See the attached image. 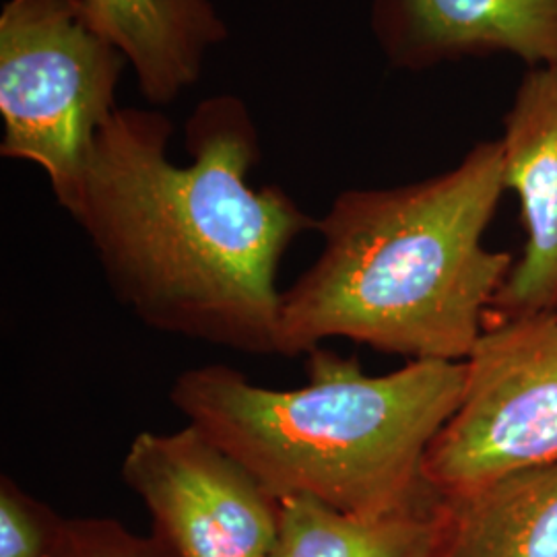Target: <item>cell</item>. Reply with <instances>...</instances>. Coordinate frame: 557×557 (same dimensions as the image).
Masks as SVG:
<instances>
[{
    "label": "cell",
    "instance_id": "1",
    "mask_svg": "<svg viewBox=\"0 0 557 557\" xmlns=\"http://www.w3.org/2000/svg\"><path fill=\"white\" fill-rule=\"evenodd\" d=\"M172 122L119 108L96 137L73 211L122 306L147 326L250 356H277L278 267L317 232L277 184L255 188L259 128L244 100L200 101L170 160Z\"/></svg>",
    "mask_w": 557,
    "mask_h": 557
},
{
    "label": "cell",
    "instance_id": "2",
    "mask_svg": "<svg viewBox=\"0 0 557 557\" xmlns=\"http://www.w3.org/2000/svg\"><path fill=\"white\" fill-rule=\"evenodd\" d=\"M504 193L496 139L438 176L337 195L317 225L319 259L283 292L277 356L349 338L409 361H467L515 267L483 244Z\"/></svg>",
    "mask_w": 557,
    "mask_h": 557
},
{
    "label": "cell",
    "instance_id": "3",
    "mask_svg": "<svg viewBox=\"0 0 557 557\" xmlns=\"http://www.w3.org/2000/svg\"><path fill=\"white\" fill-rule=\"evenodd\" d=\"M308 382L255 384L209 363L182 372L170 400L277 499L306 496L341 512L384 517L438 496L423 462L465 391V361H409L370 376L358 358L308 354Z\"/></svg>",
    "mask_w": 557,
    "mask_h": 557
},
{
    "label": "cell",
    "instance_id": "4",
    "mask_svg": "<svg viewBox=\"0 0 557 557\" xmlns=\"http://www.w3.org/2000/svg\"><path fill=\"white\" fill-rule=\"evenodd\" d=\"M126 59L83 0H4L0 9V156L34 163L73 215L85 168L116 106Z\"/></svg>",
    "mask_w": 557,
    "mask_h": 557
},
{
    "label": "cell",
    "instance_id": "5",
    "mask_svg": "<svg viewBox=\"0 0 557 557\" xmlns=\"http://www.w3.org/2000/svg\"><path fill=\"white\" fill-rule=\"evenodd\" d=\"M423 478L453 498L557 458V314L487 322Z\"/></svg>",
    "mask_w": 557,
    "mask_h": 557
},
{
    "label": "cell",
    "instance_id": "6",
    "mask_svg": "<svg viewBox=\"0 0 557 557\" xmlns=\"http://www.w3.org/2000/svg\"><path fill=\"white\" fill-rule=\"evenodd\" d=\"M120 473L174 556H271L278 499L195 423L168 434L140 432Z\"/></svg>",
    "mask_w": 557,
    "mask_h": 557
},
{
    "label": "cell",
    "instance_id": "7",
    "mask_svg": "<svg viewBox=\"0 0 557 557\" xmlns=\"http://www.w3.org/2000/svg\"><path fill=\"white\" fill-rule=\"evenodd\" d=\"M499 143L506 190L518 197L527 242L487 322L557 314V64L524 73Z\"/></svg>",
    "mask_w": 557,
    "mask_h": 557
},
{
    "label": "cell",
    "instance_id": "8",
    "mask_svg": "<svg viewBox=\"0 0 557 557\" xmlns=\"http://www.w3.org/2000/svg\"><path fill=\"white\" fill-rule=\"evenodd\" d=\"M372 32L407 71L492 54L557 64V0H374Z\"/></svg>",
    "mask_w": 557,
    "mask_h": 557
},
{
    "label": "cell",
    "instance_id": "9",
    "mask_svg": "<svg viewBox=\"0 0 557 557\" xmlns=\"http://www.w3.org/2000/svg\"><path fill=\"white\" fill-rule=\"evenodd\" d=\"M91 23L124 54L140 96L168 106L199 83L230 27L211 0H83Z\"/></svg>",
    "mask_w": 557,
    "mask_h": 557
},
{
    "label": "cell",
    "instance_id": "10",
    "mask_svg": "<svg viewBox=\"0 0 557 557\" xmlns=\"http://www.w3.org/2000/svg\"><path fill=\"white\" fill-rule=\"evenodd\" d=\"M440 499L438 557H557V458Z\"/></svg>",
    "mask_w": 557,
    "mask_h": 557
},
{
    "label": "cell",
    "instance_id": "11",
    "mask_svg": "<svg viewBox=\"0 0 557 557\" xmlns=\"http://www.w3.org/2000/svg\"><path fill=\"white\" fill-rule=\"evenodd\" d=\"M442 499L384 517H358L306 496L278 499V533L269 557H438Z\"/></svg>",
    "mask_w": 557,
    "mask_h": 557
},
{
    "label": "cell",
    "instance_id": "12",
    "mask_svg": "<svg viewBox=\"0 0 557 557\" xmlns=\"http://www.w3.org/2000/svg\"><path fill=\"white\" fill-rule=\"evenodd\" d=\"M64 518L21 490L11 475L0 478V557H46Z\"/></svg>",
    "mask_w": 557,
    "mask_h": 557
},
{
    "label": "cell",
    "instance_id": "13",
    "mask_svg": "<svg viewBox=\"0 0 557 557\" xmlns=\"http://www.w3.org/2000/svg\"><path fill=\"white\" fill-rule=\"evenodd\" d=\"M46 557H176L156 535L140 537L112 518H64Z\"/></svg>",
    "mask_w": 557,
    "mask_h": 557
}]
</instances>
